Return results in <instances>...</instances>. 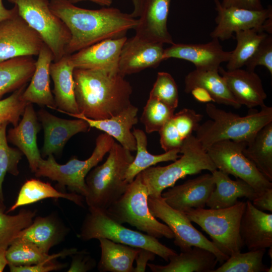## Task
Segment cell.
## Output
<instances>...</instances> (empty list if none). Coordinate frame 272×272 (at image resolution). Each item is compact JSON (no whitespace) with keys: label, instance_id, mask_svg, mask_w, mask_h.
Wrapping results in <instances>:
<instances>
[{"label":"cell","instance_id":"1","mask_svg":"<svg viewBox=\"0 0 272 272\" xmlns=\"http://www.w3.org/2000/svg\"><path fill=\"white\" fill-rule=\"evenodd\" d=\"M49 5L71 33L65 54L71 55L105 39L124 36L139 23L138 18L115 8L86 9L68 0H51Z\"/></svg>","mask_w":272,"mask_h":272},{"label":"cell","instance_id":"2","mask_svg":"<svg viewBox=\"0 0 272 272\" xmlns=\"http://www.w3.org/2000/svg\"><path fill=\"white\" fill-rule=\"evenodd\" d=\"M73 77L79 113L87 117L109 118L132 104V87L118 71L75 69Z\"/></svg>","mask_w":272,"mask_h":272},{"label":"cell","instance_id":"3","mask_svg":"<svg viewBox=\"0 0 272 272\" xmlns=\"http://www.w3.org/2000/svg\"><path fill=\"white\" fill-rule=\"evenodd\" d=\"M205 111L211 119L199 124L195 136L206 150L223 140L248 143L260 129L272 122V107L266 105L260 110L252 109L243 116L220 109L211 102L206 104Z\"/></svg>","mask_w":272,"mask_h":272},{"label":"cell","instance_id":"4","mask_svg":"<svg viewBox=\"0 0 272 272\" xmlns=\"http://www.w3.org/2000/svg\"><path fill=\"white\" fill-rule=\"evenodd\" d=\"M134 158L131 151L114 142L106 161L86 177L85 198L89 207L106 210L124 193L129 184L125 173Z\"/></svg>","mask_w":272,"mask_h":272},{"label":"cell","instance_id":"5","mask_svg":"<svg viewBox=\"0 0 272 272\" xmlns=\"http://www.w3.org/2000/svg\"><path fill=\"white\" fill-rule=\"evenodd\" d=\"M181 155L165 166L150 167L141 172L149 196L158 197L163 190L174 186L180 179L195 175L203 170L211 172L217 168L195 135L191 134L180 148Z\"/></svg>","mask_w":272,"mask_h":272},{"label":"cell","instance_id":"6","mask_svg":"<svg viewBox=\"0 0 272 272\" xmlns=\"http://www.w3.org/2000/svg\"><path fill=\"white\" fill-rule=\"evenodd\" d=\"M78 237L83 241L105 238L133 247L145 249L168 261L177 253L157 238L132 230L114 219L106 210L89 207Z\"/></svg>","mask_w":272,"mask_h":272},{"label":"cell","instance_id":"7","mask_svg":"<svg viewBox=\"0 0 272 272\" xmlns=\"http://www.w3.org/2000/svg\"><path fill=\"white\" fill-rule=\"evenodd\" d=\"M114 142V139L106 133L99 134L92 155L85 160L73 157L66 163L60 164L57 163L53 155H49L47 159L42 158L35 175L37 177H47L56 181L60 186L66 187L72 192L85 198L87 194L86 176L103 160Z\"/></svg>","mask_w":272,"mask_h":272},{"label":"cell","instance_id":"8","mask_svg":"<svg viewBox=\"0 0 272 272\" xmlns=\"http://www.w3.org/2000/svg\"><path fill=\"white\" fill-rule=\"evenodd\" d=\"M148 197V190L140 173L129 183L124 193L106 210L121 224L127 223L151 236L174 238L170 228L151 214Z\"/></svg>","mask_w":272,"mask_h":272},{"label":"cell","instance_id":"9","mask_svg":"<svg viewBox=\"0 0 272 272\" xmlns=\"http://www.w3.org/2000/svg\"><path fill=\"white\" fill-rule=\"evenodd\" d=\"M245 207V202L238 201L226 208L192 209L184 213L210 236L220 251L229 256L241 252L244 246L239 226Z\"/></svg>","mask_w":272,"mask_h":272},{"label":"cell","instance_id":"10","mask_svg":"<svg viewBox=\"0 0 272 272\" xmlns=\"http://www.w3.org/2000/svg\"><path fill=\"white\" fill-rule=\"evenodd\" d=\"M17 7L18 14L41 37L50 49L53 61L65 54L71 33L63 21L52 11L48 0H8Z\"/></svg>","mask_w":272,"mask_h":272},{"label":"cell","instance_id":"11","mask_svg":"<svg viewBox=\"0 0 272 272\" xmlns=\"http://www.w3.org/2000/svg\"><path fill=\"white\" fill-rule=\"evenodd\" d=\"M247 143L223 140L213 144L206 151L217 169L244 180L260 193L272 188V182L244 154Z\"/></svg>","mask_w":272,"mask_h":272},{"label":"cell","instance_id":"12","mask_svg":"<svg viewBox=\"0 0 272 272\" xmlns=\"http://www.w3.org/2000/svg\"><path fill=\"white\" fill-rule=\"evenodd\" d=\"M148 203L152 215L162 220L171 230L174 234V243L181 252L195 246L212 252L221 263L228 258V256L220 251L212 241L193 226L184 212L169 206L161 196H149Z\"/></svg>","mask_w":272,"mask_h":272},{"label":"cell","instance_id":"13","mask_svg":"<svg viewBox=\"0 0 272 272\" xmlns=\"http://www.w3.org/2000/svg\"><path fill=\"white\" fill-rule=\"evenodd\" d=\"M44 44L40 35L18 14L0 23V62L37 56Z\"/></svg>","mask_w":272,"mask_h":272},{"label":"cell","instance_id":"14","mask_svg":"<svg viewBox=\"0 0 272 272\" xmlns=\"http://www.w3.org/2000/svg\"><path fill=\"white\" fill-rule=\"evenodd\" d=\"M214 1L217 11L215 18L217 25L210 34L212 39L224 41L230 39L234 33L239 31L252 28L263 30L264 22L272 16L271 6L261 10H250L235 7L224 8L219 0Z\"/></svg>","mask_w":272,"mask_h":272},{"label":"cell","instance_id":"15","mask_svg":"<svg viewBox=\"0 0 272 272\" xmlns=\"http://www.w3.org/2000/svg\"><path fill=\"white\" fill-rule=\"evenodd\" d=\"M37 115L44 130V143L40 153L43 157L61 154L72 137L78 133L87 132L90 129L88 123L83 119L61 118L43 108L40 109Z\"/></svg>","mask_w":272,"mask_h":272},{"label":"cell","instance_id":"16","mask_svg":"<svg viewBox=\"0 0 272 272\" xmlns=\"http://www.w3.org/2000/svg\"><path fill=\"white\" fill-rule=\"evenodd\" d=\"M163 44L153 42L135 35L127 38L120 52L118 70L123 76L156 67L164 60Z\"/></svg>","mask_w":272,"mask_h":272},{"label":"cell","instance_id":"17","mask_svg":"<svg viewBox=\"0 0 272 272\" xmlns=\"http://www.w3.org/2000/svg\"><path fill=\"white\" fill-rule=\"evenodd\" d=\"M232 51H225L218 39L206 43H175L165 49L164 59L177 58L192 63L195 69L219 70L222 63L227 62Z\"/></svg>","mask_w":272,"mask_h":272},{"label":"cell","instance_id":"18","mask_svg":"<svg viewBox=\"0 0 272 272\" xmlns=\"http://www.w3.org/2000/svg\"><path fill=\"white\" fill-rule=\"evenodd\" d=\"M215 187L212 174L206 173L171 187L162 192L161 196L172 208L185 212L204 208Z\"/></svg>","mask_w":272,"mask_h":272},{"label":"cell","instance_id":"19","mask_svg":"<svg viewBox=\"0 0 272 272\" xmlns=\"http://www.w3.org/2000/svg\"><path fill=\"white\" fill-rule=\"evenodd\" d=\"M171 0H143L135 35L153 42L172 44L167 20Z\"/></svg>","mask_w":272,"mask_h":272},{"label":"cell","instance_id":"20","mask_svg":"<svg viewBox=\"0 0 272 272\" xmlns=\"http://www.w3.org/2000/svg\"><path fill=\"white\" fill-rule=\"evenodd\" d=\"M124 36L107 39L70 55L75 69L118 71L121 49L127 39Z\"/></svg>","mask_w":272,"mask_h":272},{"label":"cell","instance_id":"21","mask_svg":"<svg viewBox=\"0 0 272 272\" xmlns=\"http://www.w3.org/2000/svg\"><path fill=\"white\" fill-rule=\"evenodd\" d=\"M219 72L241 105H244L249 109L265 105L264 100L267 95L260 78L254 71L241 68L226 71L220 66Z\"/></svg>","mask_w":272,"mask_h":272},{"label":"cell","instance_id":"22","mask_svg":"<svg viewBox=\"0 0 272 272\" xmlns=\"http://www.w3.org/2000/svg\"><path fill=\"white\" fill-rule=\"evenodd\" d=\"M22 116L18 124L8 130L7 140L26 156L31 171L35 173L42 158L37 144L40 124L32 103L26 105Z\"/></svg>","mask_w":272,"mask_h":272},{"label":"cell","instance_id":"23","mask_svg":"<svg viewBox=\"0 0 272 272\" xmlns=\"http://www.w3.org/2000/svg\"><path fill=\"white\" fill-rule=\"evenodd\" d=\"M239 234L249 250L272 247L271 213L257 209L248 200L240 220Z\"/></svg>","mask_w":272,"mask_h":272},{"label":"cell","instance_id":"24","mask_svg":"<svg viewBox=\"0 0 272 272\" xmlns=\"http://www.w3.org/2000/svg\"><path fill=\"white\" fill-rule=\"evenodd\" d=\"M138 108L131 104L119 114L105 119H92L81 113L66 114L84 120L90 128L104 132L117 140L122 147L133 152L136 151L137 143L131 129L138 122Z\"/></svg>","mask_w":272,"mask_h":272},{"label":"cell","instance_id":"25","mask_svg":"<svg viewBox=\"0 0 272 272\" xmlns=\"http://www.w3.org/2000/svg\"><path fill=\"white\" fill-rule=\"evenodd\" d=\"M70 231L58 214L53 212L34 218L17 238L30 242L46 253L65 239Z\"/></svg>","mask_w":272,"mask_h":272},{"label":"cell","instance_id":"26","mask_svg":"<svg viewBox=\"0 0 272 272\" xmlns=\"http://www.w3.org/2000/svg\"><path fill=\"white\" fill-rule=\"evenodd\" d=\"M35 62L30 83L25 89L23 98L28 103L46 106L56 110L54 97L50 87V66L54 57L50 49L44 43Z\"/></svg>","mask_w":272,"mask_h":272},{"label":"cell","instance_id":"27","mask_svg":"<svg viewBox=\"0 0 272 272\" xmlns=\"http://www.w3.org/2000/svg\"><path fill=\"white\" fill-rule=\"evenodd\" d=\"M75 67L70 55L53 61L50 66V76L53 83V94L56 110L63 113L78 114L76 101L73 77Z\"/></svg>","mask_w":272,"mask_h":272},{"label":"cell","instance_id":"28","mask_svg":"<svg viewBox=\"0 0 272 272\" xmlns=\"http://www.w3.org/2000/svg\"><path fill=\"white\" fill-rule=\"evenodd\" d=\"M211 174L215 187L206 203L209 208L230 207L237 203L238 198L243 197L252 201L258 194L251 185L240 178L232 180L228 174L218 169Z\"/></svg>","mask_w":272,"mask_h":272},{"label":"cell","instance_id":"29","mask_svg":"<svg viewBox=\"0 0 272 272\" xmlns=\"http://www.w3.org/2000/svg\"><path fill=\"white\" fill-rule=\"evenodd\" d=\"M169 261L165 265H147L153 272H213L218 262L212 252L195 246L171 256Z\"/></svg>","mask_w":272,"mask_h":272},{"label":"cell","instance_id":"30","mask_svg":"<svg viewBox=\"0 0 272 272\" xmlns=\"http://www.w3.org/2000/svg\"><path fill=\"white\" fill-rule=\"evenodd\" d=\"M205 89L211 95L213 102L239 109L241 105L229 90L219 70L195 69L184 79V92L190 93L194 88Z\"/></svg>","mask_w":272,"mask_h":272},{"label":"cell","instance_id":"31","mask_svg":"<svg viewBox=\"0 0 272 272\" xmlns=\"http://www.w3.org/2000/svg\"><path fill=\"white\" fill-rule=\"evenodd\" d=\"M98 240L101 251L98 264L99 271L133 272V263L140 248L105 238H100Z\"/></svg>","mask_w":272,"mask_h":272},{"label":"cell","instance_id":"32","mask_svg":"<svg viewBox=\"0 0 272 272\" xmlns=\"http://www.w3.org/2000/svg\"><path fill=\"white\" fill-rule=\"evenodd\" d=\"M64 198L84 207L83 196L71 192L58 191L50 183L37 179L27 180L21 186L15 203L7 211L13 212L17 208L32 204L46 198Z\"/></svg>","mask_w":272,"mask_h":272},{"label":"cell","instance_id":"33","mask_svg":"<svg viewBox=\"0 0 272 272\" xmlns=\"http://www.w3.org/2000/svg\"><path fill=\"white\" fill-rule=\"evenodd\" d=\"M32 56L14 57L0 62V99L3 96L27 85L35 69Z\"/></svg>","mask_w":272,"mask_h":272},{"label":"cell","instance_id":"34","mask_svg":"<svg viewBox=\"0 0 272 272\" xmlns=\"http://www.w3.org/2000/svg\"><path fill=\"white\" fill-rule=\"evenodd\" d=\"M77 250L76 248H71L50 255L43 251L33 243L16 238L7 249L6 256L8 265L24 266L71 256Z\"/></svg>","mask_w":272,"mask_h":272},{"label":"cell","instance_id":"35","mask_svg":"<svg viewBox=\"0 0 272 272\" xmlns=\"http://www.w3.org/2000/svg\"><path fill=\"white\" fill-rule=\"evenodd\" d=\"M243 153L266 178L272 181V122L256 132L247 143Z\"/></svg>","mask_w":272,"mask_h":272},{"label":"cell","instance_id":"36","mask_svg":"<svg viewBox=\"0 0 272 272\" xmlns=\"http://www.w3.org/2000/svg\"><path fill=\"white\" fill-rule=\"evenodd\" d=\"M132 133L137 143V154L127 168L125 181L131 182L135 176L145 169L164 162L174 161L180 156V149L170 150L160 155H153L147 150L148 140L145 132L140 129H134Z\"/></svg>","mask_w":272,"mask_h":272},{"label":"cell","instance_id":"37","mask_svg":"<svg viewBox=\"0 0 272 272\" xmlns=\"http://www.w3.org/2000/svg\"><path fill=\"white\" fill-rule=\"evenodd\" d=\"M235 33L237 44L227 61V70L240 69L244 66L268 35L259 28L239 31Z\"/></svg>","mask_w":272,"mask_h":272},{"label":"cell","instance_id":"38","mask_svg":"<svg viewBox=\"0 0 272 272\" xmlns=\"http://www.w3.org/2000/svg\"><path fill=\"white\" fill-rule=\"evenodd\" d=\"M6 207L0 202V247L10 245L20 232L28 227L34 219L36 211L22 209L15 215L5 213Z\"/></svg>","mask_w":272,"mask_h":272},{"label":"cell","instance_id":"39","mask_svg":"<svg viewBox=\"0 0 272 272\" xmlns=\"http://www.w3.org/2000/svg\"><path fill=\"white\" fill-rule=\"evenodd\" d=\"M265 252L261 249L233 254L213 272H271V266L268 268L263 263Z\"/></svg>","mask_w":272,"mask_h":272},{"label":"cell","instance_id":"40","mask_svg":"<svg viewBox=\"0 0 272 272\" xmlns=\"http://www.w3.org/2000/svg\"><path fill=\"white\" fill-rule=\"evenodd\" d=\"M9 124H0V202H4L3 184L7 173L14 176L19 174V163L22 159V153L18 149L8 145L6 129Z\"/></svg>","mask_w":272,"mask_h":272},{"label":"cell","instance_id":"41","mask_svg":"<svg viewBox=\"0 0 272 272\" xmlns=\"http://www.w3.org/2000/svg\"><path fill=\"white\" fill-rule=\"evenodd\" d=\"M174 111L157 99L149 97L144 107L141 121L147 133L159 132L172 117Z\"/></svg>","mask_w":272,"mask_h":272},{"label":"cell","instance_id":"42","mask_svg":"<svg viewBox=\"0 0 272 272\" xmlns=\"http://www.w3.org/2000/svg\"><path fill=\"white\" fill-rule=\"evenodd\" d=\"M149 97L157 99L174 109L177 107L179 101L178 87L169 73H158Z\"/></svg>","mask_w":272,"mask_h":272},{"label":"cell","instance_id":"43","mask_svg":"<svg viewBox=\"0 0 272 272\" xmlns=\"http://www.w3.org/2000/svg\"><path fill=\"white\" fill-rule=\"evenodd\" d=\"M202 118L203 115L194 110L185 108L174 113L168 123L172 131L183 142L195 131Z\"/></svg>","mask_w":272,"mask_h":272},{"label":"cell","instance_id":"44","mask_svg":"<svg viewBox=\"0 0 272 272\" xmlns=\"http://www.w3.org/2000/svg\"><path fill=\"white\" fill-rule=\"evenodd\" d=\"M25 85L8 97L0 99V124L7 123L16 126L19 122L28 103L23 98V94L26 89Z\"/></svg>","mask_w":272,"mask_h":272},{"label":"cell","instance_id":"45","mask_svg":"<svg viewBox=\"0 0 272 272\" xmlns=\"http://www.w3.org/2000/svg\"><path fill=\"white\" fill-rule=\"evenodd\" d=\"M247 70L254 71L258 65L264 66L272 75V36H268L261 42L256 50L246 62Z\"/></svg>","mask_w":272,"mask_h":272},{"label":"cell","instance_id":"46","mask_svg":"<svg viewBox=\"0 0 272 272\" xmlns=\"http://www.w3.org/2000/svg\"><path fill=\"white\" fill-rule=\"evenodd\" d=\"M71 256L72 261L68 272H86L96 266L95 259L86 250H77Z\"/></svg>","mask_w":272,"mask_h":272},{"label":"cell","instance_id":"47","mask_svg":"<svg viewBox=\"0 0 272 272\" xmlns=\"http://www.w3.org/2000/svg\"><path fill=\"white\" fill-rule=\"evenodd\" d=\"M8 266L11 272H49L62 269L67 266V264L53 260L29 265Z\"/></svg>","mask_w":272,"mask_h":272},{"label":"cell","instance_id":"48","mask_svg":"<svg viewBox=\"0 0 272 272\" xmlns=\"http://www.w3.org/2000/svg\"><path fill=\"white\" fill-rule=\"evenodd\" d=\"M221 4L224 8L235 7L256 11L264 9L260 0H223Z\"/></svg>","mask_w":272,"mask_h":272},{"label":"cell","instance_id":"49","mask_svg":"<svg viewBox=\"0 0 272 272\" xmlns=\"http://www.w3.org/2000/svg\"><path fill=\"white\" fill-rule=\"evenodd\" d=\"M253 206L261 211L272 212V188L267 189L260 193L251 201Z\"/></svg>","mask_w":272,"mask_h":272},{"label":"cell","instance_id":"50","mask_svg":"<svg viewBox=\"0 0 272 272\" xmlns=\"http://www.w3.org/2000/svg\"><path fill=\"white\" fill-rule=\"evenodd\" d=\"M155 255L154 252L149 250L140 248L135 259L136 267L133 268V272L145 271L148 261L154 260Z\"/></svg>","mask_w":272,"mask_h":272},{"label":"cell","instance_id":"51","mask_svg":"<svg viewBox=\"0 0 272 272\" xmlns=\"http://www.w3.org/2000/svg\"><path fill=\"white\" fill-rule=\"evenodd\" d=\"M190 93L195 100L200 102L207 103L213 101L210 94L202 88H194L190 91Z\"/></svg>","mask_w":272,"mask_h":272},{"label":"cell","instance_id":"52","mask_svg":"<svg viewBox=\"0 0 272 272\" xmlns=\"http://www.w3.org/2000/svg\"><path fill=\"white\" fill-rule=\"evenodd\" d=\"M17 13L18 10L16 6L14 5L11 9H7L3 4V0H0V23L11 18Z\"/></svg>","mask_w":272,"mask_h":272},{"label":"cell","instance_id":"53","mask_svg":"<svg viewBox=\"0 0 272 272\" xmlns=\"http://www.w3.org/2000/svg\"><path fill=\"white\" fill-rule=\"evenodd\" d=\"M131 1L133 6V10L130 14L133 17L138 18L140 17L142 12L143 0Z\"/></svg>","mask_w":272,"mask_h":272},{"label":"cell","instance_id":"54","mask_svg":"<svg viewBox=\"0 0 272 272\" xmlns=\"http://www.w3.org/2000/svg\"><path fill=\"white\" fill-rule=\"evenodd\" d=\"M8 247H0V272L3 271L6 266L8 265L6 258V252Z\"/></svg>","mask_w":272,"mask_h":272},{"label":"cell","instance_id":"55","mask_svg":"<svg viewBox=\"0 0 272 272\" xmlns=\"http://www.w3.org/2000/svg\"><path fill=\"white\" fill-rule=\"evenodd\" d=\"M71 3L75 4L76 3L83 1H90L94 3L97 4L102 6H110L113 2V0H68Z\"/></svg>","mask_w":272,"mask_h":272}]
</instances>
